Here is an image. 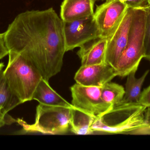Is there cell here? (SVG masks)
<instances>
[{"label":"cell","instance_id":"obj_1","mask_svg":"<svg viewBox=\"0 0 150 150\" xmlns=\"http://www.w3.org/2000/svg\"><path fill=\"white\" fill-rule=\"evenodd\" d=\"M4 38L9 51L30 63L45 80L61 70L66 52L63 21L53 8L18 14Z\"/></svg>","mask_w":150,"mask_h":150},{"label":"cell","instance_id":"obj_2","mask_svg":"<svg viewBox=\"0 0 150 150\" xmlns=\"http://www.w3.org/2000/svg\"><path fill=\"white\" fill-rule=\"evenodd\" d=\"M4 74L13 94L23 103L33 100L37 86L43 78L38 70L22 55L9 51Z\"/></svg>","mask_w":150,"mask_h":150},{"label":"cell","instance_id":"obj_3","mask_svg":"<svg viewBox=\"0 0 150 150\" xmlns=\"http://www.w3.org/2000/svg\"><path fill=\"white\" fill-rule=\"evenodd\" d=\"M146 109L147 107L138 103L117 104L108 114L114 117L113 122L108 124L104 117L97 118L91 129L93 132L137 135L142 129L147 127L144 119Z\"/></svg>","mask_w":150,"mask_h":150},{"label":"cell","instance_id":"obj_4","mask_svg":"<svg viewBox=\"0 0 150 150\" xmlns=\"http://www.w3.org/2000/svg\"><path fill=\"white\" fill-rule=\"evenodd\" d=\"M145 13L143 9H133V16L126 47L114 68L117 76H127L132 71H137L144 57V37Z\"/></svg>","mask_w":150,"mask_h":150},{"label":"cell","instance_id":"obj_5","mask_svg":"<svg viewBox=\"0 0 150 150\" xmlns=\"http://www.w3.org/2000/svg\"><path fill=\"white\" fill-rule=\"evenodd\" d=\"M71 107L39 104L36 109L35 121L33 124H28L20 119L17 120V122L23 127L24 132L63 134L70 128Z\"/></svg>","mask_w":150,"mask_h":150},{"label":"cell","instance_id":"obj_6","mask_svg":"<svg viewBox=\"0 0 150 150\" xmlns=\"http://www.w3.org/2000/svg\"><path fill=\"white\" fill-rule=\"evenodd\" d=\"M73 107L94 118L104 117L112 109L113 107L102 99L101 87L84 86L75 83L70 87Z\"/></svg>","mask_w":150,"mask_h":150},{"label":"cell","instance_id":"obj_7","mask_svg":"<svg viewBox=\"0 0 150 150\" xmlns=\"http://www.w3.org/2000/svg\"><path fill=\"white\" fill-rule=\"evenodd\" d=\"M66 52L100 37L93 15L73 21H63Z\"/></svg>","mask_w":150,"mask_h":150},{"label":"cell","instance_id":"obj_8","mask_svg":"<svg viewBox=\"0 0 150 150\" xmlns=\"http://www.w3.org/2000/svg\"><path fill=\"white\" fill-rule=\"evenodd\" d=\"M129 9L121 0H107L97 6L93 17L101 38L108 39L118 29Z\"/></svg>","mask_w":150,"mask_h":150},{"label":"cell","instance_id":"obj_9","mask_svg":"<svg viewBox=\"0 0 150 150\" xmlns=\"http://www.w3.org/2000/svg\"><path fill=\"white\" fill-rule=\"evenodd\" d=\"M133 16V9L129 8L118 29L108 39L105 62L112 67H114L127 44Z\"/></svg>","mask_w":150,"mask_h":150},{"label":"cell","instance_id":"obj_10","mask_svg":"<svg viewBox=\"0 0 150 150\" xmlns=\"http://www.w3.org/2000/svg\"><path fill=\"white\" fill-rule=\"evenodd\" d=\"M117 76L114 68L106 63L81 66L75 74L76 83L88 86L101 87Z\"/></svg>","mask_w":150,"mask_h":150},{"label":"cell","instance_id":"obj_11","mask_svg":"<svg viewBox=\"0 0 150 150\" xmlns=\"http://www.w3.org/2000/svg\"><path fill=\"white\" fill-rule=\"evenodd\" d=\"M19 99L11 92L2 70L0 73V128L5 125L17 122L8 112L22 104Z\"/></svg>","mask_w":150,"mask_h":150},{"label":"cell","instance_id":"obj_12","mask_svg":"<svg viewBox=\"0 0 150 150\" xmlns=\"http://www.w3.org/2000/svg\"><path fill=\"white\" fill-rule=\"evenodd\" d=\"M108 39H95L80 47L77 54L81 60V66H89L105 62Z\"/></svg>","mask_w":150,"mask_h":150},{"label":"cell","instance_id":"obj_13","mask_svg":"<svg viewBox=\"0 0 150 150\" xmlns=\"http://www.w3.org/2000/svg\"><path fill=\"white\" fill-rule=\"evenodd\" d=\"M95 0H63L61 5L60 18L64 22L93 16Z\"/></svg>","mask_w":150,"mask_h":150},{"label":"cell","instance_id":"obj_14","mask_svg":"<svg viewBox=\"0 0 150 150\" xmlns=\"http://www.w3.org/2000/svg\"><path fill=\"white\" fill-rule=\"evenodd\" d=\"M33 100L39 104L54 106L71 107L72 104L60 96L49 85L48 81L42 78L33 94Z\"/></svg>","mask_w":150,"mask_h":150},{"label":"cell","instance_id":"obj_15","mask_svg":"<svg viewBox=\"0 0 150 150\" xmlns=\"http://www.w3.org/2000/svg\"><path fill=\"white\" fill-rule=\"evenodd\" d=\"M149 70H147L143 75L139 78L135 77L136 71H132L127 75L125 94L122 100L119 104H131L138 103L141 90L145 78L149 74Z\"/></svg>","mask_w":150,"mask_h":150},{"label":"cell","instance_id":"obj_16","mask_svg":"<svg viewBox=\"0 0 150 150\" xmlns=\"http://www.w3.org/2000/svg\"><path fill=\"white\" fill-rule=\"evenodd\" d=\"M95 119L92 115L72 106L70 122L71 131L77 135L92 134L91 127Z\"/></svg>","mask_w":150,"mask_h":150},{"label":"cell","instance_id":"obj_17","mask_svg":"<svg viewBox=\"0 0 150 150\" xmlns=\"http://www.w3.org/2000/svg\"><path fill=\"white\" fill-rule=\"evenodd\" d=\"M125 94L124 87L115 83L109 82L101 87V95L103 100L112 106L120 103Z\"/></svg>","mask_w":150,"mask_h":150},{"label":"cell","instance_id":"obj_18","mask_svg":"<svg viewBox=\"0 0 150 150\" xmlns=\"http://www.w3.org/2000/svg\"><path fill=\"white\" fill-rule=\"evenodd\" d=\"M143 9L145 13L144 58L150 62V4Z\"/></svg>","mask_w":150,"mask_h":150},{"label":"cell","instance_id":"obj_19","mask_svg":"<svg viewBox=\"0 0 150 150\" xmlns=\"http://www.w3.org/2000/svg\"><path fill=\"white\" fill-rule=\"evenodd\" d=\"M125 3L129 8L144 9L150 5L149 0H121Z\"/></svg>","mask_w":150,"mask_h":150},{"label":"cell","instance_id":"obj_20","mask_svg":"<svg viewBox=\"0 0 150 150\" xmlns=\"http://www.w3.org/2000/svg\"><path fill=\"white\" fill-rule=\"evenodd\" d=\"M138 104L145 107H150V85L141 93Z\"/></svg>","mask_w":150,"mask_h":150},{"label":"cell","instance_id":"obj_21","mask_svg":"<svg viewBox=\"0 0 150 150\" xmlns=\"http://www.w3.org/2000/svg\"><path fill=\"white\" fill-rule=\"evenodd\" d=\"M9 50L5 43L4 33H0V60L8 55Z\"/></svg>","mask_w":150,"mask_h":150},{"label":"cell","instance_id":"obj_22","mask_svg":"<svg viewBox=\"0 0 150 150\" xmlns=\"http://www.w3.org/2000/svg\"><path fill=\"white\" fill-rule=\"evenodd\" d=\"M144 119L147 127L144 130V135H150V107H148L145 110Z\"/></svg>","mask_w":150,"mask_h":150},{"label":"cell","instance_id":"obj_23","mask_svg":"<svg viewBox=\"0 0 150 150\" xmlns=\"http://www.w3.org/2000/svg\"><path fill=\"white\" fill-rule=\"evenodd\" d=\"M4 67V64L3 63H0V73Z\"/></svg>","mask_w":150,"mask_h":150},{"label":"cell","instance_id":"obj_24","mask_svg":"<svg viewBox=\"0 0 150 150\" xmlns=\"http://www.w3.org/2000/svg\"><path fill=\"white\" fill-rule=\"evenodd\" d=\"M98 1V0H95V1ZM101 1H103V0H101ZM105 1H107V0H105Z\"/></svg>","mask_w":150,"mask_h":150},{"label":"cell","instance_id":"obj_25","mask_svg":"<svg viewBox=\"0 0 150 150\" xmlns=\"http://www.w3.org/2000/svg\"><path fill=\"white\" fill-rule=\"evenodd\" d=\"M149 3H150V0H149Z\"/></svg>","mask_w":150,"mask_h":150}]
</instances>
